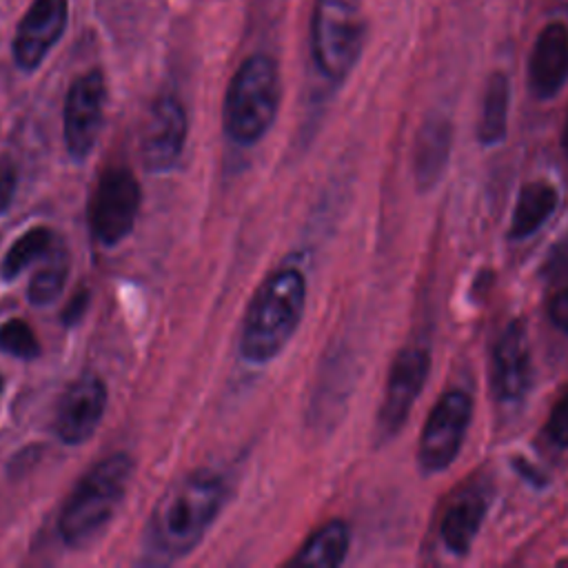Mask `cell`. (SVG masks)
Instances as JSON below:
<instances>
[{
    "label": "cell",
    "mask_w": 568,
    "mask_h": 568,
    "mask_svg": "<svg viewBox=\"0 0 568 568\" xmlns=\"http://www.w3.org/2000/svg\"><path fill=\"white\" fill-rule=\"evenodd\" d=\"M224 497L226 484L213 470L200 468L178 479L149 517V552L164 561L189 555L215 521Z\"/></svg>",
    "instance_id": "1"
},
{
    "label": "cell",
    "mask_w": 568,
    "mask_h": 568,
    "mask_svg": "<svg viewBox=\"0 0 568 568\" xmlns=\"http://www.w3.org/2000/svg\"><path fill=\"white\" fill-rule=\"evenodd\" d=\"M306 306V280L297 268H280L253 295L240 335V353L251 364L280 355L300 326Z\"/></svg>",
    "instance_id": "2"
},
{
    "label": "cell",
    "mask_w": 568,
    "mask_h": 568,
    "mask_svg": "<svg viewBox=\"0 0 568 568\" xmlns=\"http://www.w3.org/2000/svg\"><path fill=\"white\" fill-rule=\"evenodd\" d=\"M131 475L133 462L124 453L104 457L82 475L58 519V530L67 546H84L104 530L126 495Z\"/></svg>",
    "instance_id": "3"
},
{
    "label": "cell",
    "mask_w": 568,
    "mask_h": 568,
    "mask_svg": "<svg viewBox=\"0 0 568 568\" xmlns=\"http://www.w3.org/2000/svg\"><path fill=\"white\" fill-rule=\"evenodd\" d=\"M280 106V69L266 53L248 55L233 73L224 104L222 122L226 135L237 144L257 142L275 122Z\"/></svg>",
    "instance_id": "4"
},
{
    "label": "cell",
    "mask_w": 568,
    "mask_h": 568,
    "mask_svg": "<svg viewBox=\"0 0 568 568\" xmlns=\"http://www.w3.org/2000/svg\"><path fill=\"white\" fill-rule=\"evenodd\" d=\"M366 38L362 0H315L311 53L324 78L342 82L357 64Z\"/></svg>",
    "instance_id": "5"
},
{
    "label": "cell",
    "mask_w": 568,
    "mask_h": 568,
    "mask_svg": "<svg viewBox=\"0 0 568 568\" xmlns=\"http://www.w3.org/2000/svg\"><path fill=\"white\" fill-rule=\"evenodd\" d=\"M473 417V399L466 390L444 393L430 408L419 435L417 462L426 475L446 470L462 450Z\"/></svg>",
    "instance_id": "6"
},
{
    "label": "cell",
    "mask_w": 568,
    "mask_h": 568,
    "mask_svg": "<svg viewBox=\"0 0 568 568\" xmlns=\"http://www.w3.org/2000/svg\"><path fill=\"white\" fill-rule=\"evenodd\" d=\"M140 184L124 166L106 169L91 195L89 226L98 242L113 246L135 226L140 211Z\"/></svg>",
    "instance_id": "7"
},
{
    "label": "cell",
    "mask_w": 568,
    "mask_h": 568,
    "mask_svg": "<svg viewBox=\"0 0 568 568\" xmlns=\"http://www.w3.org/2000/svg\"><path fill=\"white\" fill-rule=\"evenodd\" d=\"M430 368V355L419 346L402 348L388 371L384 397L377 410V437L388 439L397 435L417 402Z\"/></svg>",
    "instance_id": "8"
},
{
    "label": "cell",
    "mask_w": 568,
    "mask_h": 568,
    "mask_svg": "<svg viewBox=\"0 0 568 568\" xmlns=\"http://www.w3.org/2000/svg\"><path fill=\"white\" fill-rule=\"evenodd\" d=\"M106 106V82L100 69L73 80L64 98V144L71 158L82 160L98 142Z\"/></svg>",
    "instance_id": "9"
},
{
    "label": "cell",
    "mask_w": 568,
    "mask_h": 568,
    "mask_svg": "<svg viewBox=\"0 0 568 568\" xmlns=\"http://www.w3.org/2000/svg\"><path fill=\"white\" fill-rule=\"evenodd\" d=\"M69 0H33L20 18L11 44L13 62L22 71H36L64 36Z\"/></svg>",
    "instance_id": "10"
},
{
    "label": "cell",
    "mask_w": 568,
    "mask_h": 568,
    "mask_svg": "<svg viewBox=\"0 0 568 568\" xmlns=\"http://www.w3.org/2000/svg\"><path fill=\"white\" fill-rule=\"evenodd\" d=\"M189 124L186 111L175 95L158 98L142 126L140 153L149 171H169L182 155Z\"/></svg>",
    "instance_id": "11"
},
{
    "label": "cell",
    "mask_w": 568,
    "mask_h": 568,
    "mask_svg": "<svg viewBox=\"0 0 568 568\" xmlns=\"http://www.w3.org/2000/svg\"><path fill=\"white\" fill-rule=\"evenodd\" d=\"M490 388L499 402H517L530 384V342L521 320H513L490 351Z\"/></svg>",
    "instance_id": "12"
},
{
    "label": "cell",
    "mask_w": 568,
    "mask_h": 568,
    "mask_svg": "<svg viewBox=\"0 0 568 568\" xmlns=\"http://www.w3.org/2000/svg\"><path fill=\"white\" fill-rule=\"evenodd\" d=\"M106 408V386L95 375L78 377L62 395L55 410V433L69 444L87 442L102 422Z\"/></svg>",
    "instance_id": "13"
},
{
    "label": "cell",
    "mask_w": 568,
    "mask_h": 568,
    "mask_svg": "<svg viewBox=\"0 0 568 568\" xmlns=\"http://www.w3.org/2000/svg\"><path fill=\"white\" fill-rule=\"evenodd\" d=\"M568 80V29L561 22L546 24L530 49L528 87L539 100L555 98Z\"/></svg>",
    "instance_id": "14"
},
{
    "label": "cell",
    "mask_w": 568,
    "mask_h": 568,
    "mask_svg": "<svg viewBox=\"0 0 568 568\" xmlns=\"http://www.w3.org/2000/svg\"><path fill=\"white\" fill-rule=\"evenodd\" d=\"M488 504L490 490L484 486V481H473L453 497L439 524V537L448 552L457 557L468 555L488 513Z\"/></svg>",
    "instance_id": "15"
},
{
    "label": "cell",
    "mask_w": 568,
    "mask_h": 568,
    "mask_svg": "<svg viewBox=\"0 0 568 568\" xmlns=\"http://www.w3.org/2000/svg\"><path fill=\"white\" fill-rule=\"evenodd\" d=\"M450 146L453 126L448 118L442 113H430L417 129L410 151V169L419 191H428L442 180L450 158Z\"/></svg>",
    "instance_id": "16"
},
{
    "label": "cell",
    "mask_w": 568,
    "mask_h": 568,
    "mask_svg": "<svg viewBox=\"0 0 568 568\" xmlns=\"http://www.w3.org/2000/svg\"><path fill=\"white\" fill-rule=\"evenodd\" d=\"M559 204L557 189L546 180H532L519 189L508 235L513 240H526L537 233Z\"/></svg>",
    "instance_id": "17"
},
{
    "label": "cell",
    "mask_w": 568,
    "mask_h": 568,
    "mask_svg": "<svg viewBox=\"0 0 568 568\" xmlns=\"http://www.w3.org/2000/svg\"><path fill=\"white\" fill-rule=\"evenodd\" d=\"M348 544H351L348 526L342 519L326 521L295 552V557L291 559V566H300V568L339 566L348 552Z\"/></svg>",
    "instance_id": "18"
},
{
    "label": "cell",
    "mask_w": 568,
    "mask_h": 568,
    "mask_svg": "<svg viewBox=\"0 0 568 568\" xmlns=\"http://www.w3.org/2000/svg\"><path fill=\"white\" fill-rule=\"evenodd\" d=\"M508 106H510V82L506 73L495 71L486 80V87L481 93V113L477 124V138L481 144L493 146L506 138Z\"/></svg>",
    "instance_id": "19"
},
{
    "label": "cell",
    "mask_w": 568,
    "mask_h": 568,
    "mask_svg": "<svg viewBox=\"0 0 568 568\" xmlns=\"http://www.w3.org/2000/svg\"><path fill=\"white\" fill-rule=\"evenodd\" d=\"M53 248V233L44 226L29 229L22 233L7 251L2 260V277L11 280L18 277L29 264H33L40 257H47Z\"/></svg>",
    "instance_id": "20"
},
{
    "label": "cell",
    "mask_w": 568,
    "mask_h": 568,
    "mask_svg": "<svg viewBox=\"0 0 568 568\" xmlns=\"http://www.w3.org/2000/svg\"><path fill=\"white\" fill-rule=\"evenodd\" d=\"M67 275H69L67 251L64 248H51V253L47 255V264L29 282V288H27L29 302L36 304V306H44V304L55 302L58 295L62 293L64 284H67Z\"/></svg>",
    "instance_id": "21"
},
{
    "label": "cell",
    "mask_w": 568,
    "mask_h": 568,
    "mask_svg": "<svg viewBox=\"0 0 568 568\" xmlns=\"http://www.w3.org/2000/svg\"><path fill=\"white\" fill-rule=\"evenodd\" d=\"M0 351L20 359H36L40 355V344L27 322L7 320L0 324Z\"/></svg>",
    "instance_id": "22"
},
{
    "label": "cell",
    "mask_w": 568,
    "mask_h": 568,
    "mask_svg": "<svg viewBox=\"0 0 568 568\" xmlns=\"http://www.w3.org/2000/svg\"><path fill=\"white\" fill-rule=\"evenodd\" d=\"M544 437L552 448H568V393L555 404L544 426Z\"/></svg>",
    "instance_id": "23"
},
{
    "label": "cell",
    "mask_w": 568,
    "mask_h": 568,
    "mask_svg": "<svg viewBox=\"0 0 568 568\" xmlns=\"http://www.w3.org/2000/svg\"><path fill=\"white\" fill-rule=\"evenodd\" d=\"M564 282L552 291V295L548 297V320L561 331L568 333V273L561 275Z\"/></svg>",
    "instance_id": "24"
},
{
    "label": "cell",
    "mask_w": 568,
    "mask_h": 568,
    "mask_svg": "<svg viewBox=\"0 0 568 568\" xmlns=\"http://www.w3.org/2000/svg\"><path fill=\"white\" fill-rule=\"evenodd\" d=\"M16 191V171L13 164L0 158V213L11 204Z\"/></svg>",
    "instance_id": "25"
},
{
    "label": "cell",
    "mask_w": 568,
    "mask_h": 568,
    "mask_svg": "<svg viewBox=\"0 0 568 568\" xmlns=\"http://www.w3.org/2000/svg\"><path fill=\"white\" fill-rule=\"evenodd\" d=\"M89 306V291H80V293H75L73 295V300L67 304V308H64V313H62V320H64V324H73V322H78L80 317H82V313H84V308Z\"/></svg>",
    "instance_id": "26"
},
{
    "label": "cell",
    "mask_w": 568,
    "mask_h": 568,
    "mask_svg": "<svg viewBox=\"0 0 568 568\" xmlns=\"http://www.w3.org/2000/svg\"><path fill=\"white\" fill-rule=\"evenodd\" d=\"M561 144H564V151L568 155V115H566V126H564V135H561Z\"/></svg>",
    "instance_id": "27"
}]
</instances>
